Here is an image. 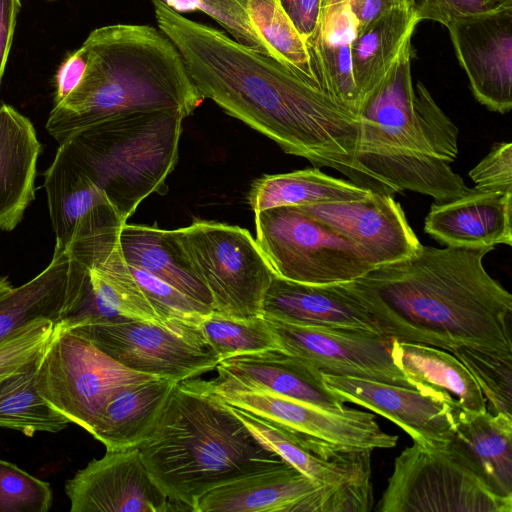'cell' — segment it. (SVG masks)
<instances>
[{"instance_id": "obj_1", "label": "cell", "mask_w": 512, "mask_h": 512, "mask_svg": "<svg viewBox=\"0 0 512 512\" xmlns=\"http://www.w3.org/2000/svg\"><path fill=\"white\" fill-rule=\"evenodd\" d=\"M161 30L182 55L203 98L264 134L291 155L328 167L378 194L357 162L358 117L272 57L192 21L163 0H150Z\"/></svg>"}, {"instance_id": "obj_2", "label": "cell", "mask_w": 512, "mask_h": 512, "mask_svg": "<svg viewBox=\"0 0 512 512\" xmlns=\"http://www.w3.org/2000/svg\"><path fill=\"white\" fill-rule=\"evenodd\" d=\"M493 249L421 244L354 280L355 289L387 338L512 356V296L483 265Z\"/></svg>"}, {"instance_id": "obj_3", "label": "cell", "mask_w": 512, "mask_h": 512, "mask_svg": "<svg viewBox=\"0 0 512 512\" xmlns=\"http://www.w3.org/2000/svg\"><path fill=\"white\" fill-rule=\"evenodd\" d=\"M409 39L384 77L364 98L357 162L394 196L409 190L443 203L474 188L450 166L458 155V128L421 82L413 87Z\"/></svg>"}, {"instance_id": "obj_4", "label": "cell", "mask_w": 512, "mask_h": 512, "mask_svg": "<svg viewBox=\"0 0 512 512\" xmlns=\"http://www.w3.org/2000/svg\"><path fill=\"white\" fill-rule=\"evenodd\" d=\"M82 46L83 75L54 104L46 123L59 144L129 112L178 110L188 117L204 100L179 50L152 26H103L91 31Z\"/></svg>"}, {"instance_id": "obj_5", "label": "cell", "mask_w": 512, "mask_h": 512, "mask_svg": "<svg viewBox=\"0 0 512 512\" xmlns=\"http://www.w3.org/2000/svg\"><path fill=\"white\" fill-rule=\"evenodd\" d=\"M138 448L154 483L182 511L194 512L214 488L286 464L196 377L176 383Z\"/></svg>"}, {"instance_id": "obj_6", "label": "cell", "mask_w": 512, "mask_h": 512, "mask_svg": "<svg viewBox=\"0 0 512 512\" xmlns=\"http://www.w3.org/2000/svg\"><path fill=\"white\" fill-rule=\"evenodd\" d=\"M184 118L178 110L129 112L64 142L127 220L148 196L167 192V177L178 161Z\"/></svg>"}, {"instance_id": "obj_7", "label": "cell", "mask_w": 512, "mask_h": 512, "mask_svg": "<svg viewBox=\"0 0 512 512\" xmlns=\"http://www.w3.org/2000/svg\"><path fill=\"white\" fill-rule=\"evenodd\" d=\"M173 232L211 294L213 313L244 320L262 316L275 273L248 230L197 220Z\"/></svg>"}, {"instance_id": "obj_8", "label": "cell", "mask_w": 512, "mask_h": 512, "mask_svg": "<svg viewBox=\"0 0 512 512\" xmlns=\"http://www.w3.org/2000/svg\"><path fill=\"white\" fill-rule=\"evenodd\" d=\"M156 378L129 370L59 324L37 359L35 385L57 412L89 434L118 393Z\"/></svg>"}, {"instance_id": "obj_9", "label": "cell", "mask_w": 512, "mask_h": 512, "mask_svg": "<svg viewBox=\"0 0 512 512\" xmlns=\"http://www.w3.org/2000/svg\"><path fill=\"white\" fill-rule=\"evenodd\" d=\"M256 242L276 276L324 285L363 277L376 265L356 244L295 207L255 212Z\"/></svg>"}, {"instance_id": "obj_10", "label": "cell", "mask_w": 512, "mask_h": 512, "mask_svg": "<svg viewBox=\"0 0 512 512\" xmlns=\"http://www.w3.org/2000/svg\"><path fill=\"white\" fill-rule=\"evenodd\" d=\"M208 382L223 402L289 430L323 459L393 448L398 441V436L384 432L369 412L347 407L340 411L326 410L221 374Z\"/></svg>"}, {"instance_id": "obj_11", "label": "cell", "mask_w": 512, "mask_h": 512, "mask_svg": "<svg viewBox=\"0 0 512 512\" xmlns=\"http://www.w3.org/2000/svg\"><path fill=\"white\" fill-rule=\"evenodd\" d=\"M125 368L177 382L216 368L220 358L200 325L127 320L68 329Z\"/></svg>"}, {"instance_id": "obj_12", "label": "cell", "mask_w": 512, "mask_h": 512, "mask_svg": "<svg viewBox=\"0 0 512 512\" xmlns=\"http://www.w3.org/2000/svg\"><path fill=\"white\" fill-rule=\"evenodd\" d=\"M379 512H511L512 501L493 494L443 449L417 443L395 459L376 508Z\"/></svg>"}, {"instance_id": "obj_13", "label": "cell", "mask_w": 512, "mask_h": 512, "mask_svg": "<svg viewBox=\"0 0 512 512\" xmlns=\"http://www.w3.org/2000/svg\"><path fill=\"white\" fill-rule=\"evenodd\" d=\"M281 350L301 357L322 373L370 379L420 389L394 362L392 339L373 333L301 326L262 316Z\"/></svg>"}, {"instance_id": "obj_14", "label": "cell", "mask_w": 512, "mask_h": 512, "mask_svg": "<svg viewBox=\"0 0 512 512\" xmlns=\"http://www.w3.org/2000/svg\"><path fill=\"white\" fill-rule=\"evenodd\" d=\"M194 512H367L351 495L319 483L292 465L214 488Z\"/></svg>"}, {"instance_id": "obj_15", "label": "cell", "mask_w": 512, "mask_h": 512, "mask_svg": "<svg viewBox=\"0 0 512 512\" xmlns=\"http://www.w3.org/2000/svg\"><path fill=\"white\" fill-rule=\"evenodd\" d=\"M475 99L493 112L512 108V4L446 25Z\"/></svg>"}, {"instance_id": "obj_16", "label": "cell", "mask_w": 512, "mask_h": 512, "mask_svg": "<svg viewBox=\"0 0 512 512\" xmlns=\"http://www.w3.org/2000/svg\"><path fill=\"white\" fill-rule=\"evenodd\" d=\"M322 378L345 403L360 405L389 419L424 448L440 449L452 436L454 410L459 405L432 387L413 389L326 373Z\"/></svg>"}, {"instance_id": "obj_17", "label": "cell", "mask_w": 512, "mask_h": 512, "mask_svg": "<svg viewBox=\"0 0 512 512\" xmlns=\"http://www.w3.org/2000/svg\"><path fill=\"white\" fill-rule=\"evenodd\" d=\"M71 512L182 511L154 483L138 447L107 451L65 482Z\"/></svg>"}, {"instance_id": "obj_18", "label": "cell", "mask_w": 512, "mask_h": 512, "mask_svg": "<svg viewBox=\"0 0 512 512\" xmlns=\"http://www.w3.org/2000/svg\"><path fill=\"white\" fill-rule=\"evenodd\" d=\"M293 207L356 244L376 266L409 258L421 246L391 195Z\"/></svg>"}, {"instance_id": "obj_19", "label": "cell", "mask_w": 512, "mask_h": 512, "mask_svg": "<svg viewBox=\"0 0 512 512\" xmlns=\"http://www.w3.org/2000/svg\"><path fill=\"white\" fill-rule=\"evenodd\" d=\"M56 243L119 231L126 219L84 172L65 142L60 143L44 175Z\"/></svg>"}, {"instance_id": "obj_20", "label": "cell", "mask_w": 512, "mask_h": 512, "mask_svg": "<svg viewBox=\"0 0 512 512\" xmlns=\"http://www.w3.org/2000/svg\"><path fill=\"white\" fill-rule=\"evenodd\" d=\"M262 316L301 326L383 336L374 317L357 295L354 280L314 285L274 275L264 295Z\"/></svg>"}, {"instance_id": "obj_21", "label": "cell", "mask_w": 512, "mask_h": 512, "mask_svg": "<svg viewBox=\"0 0 512 512\" xmlns=\"http://www.w3.org/2000/svg\"><path fill=\"white\" fill-rule=\"evenodd\" d=\"M443 449L496 496L512 501V418L487 410H454V427Z\"/></svg>"}, {"instance_id": "obj_22", "label": "cell", "mask_w": 512, "mask_h": 512, "mask_svg": "<svg viewBox=\"0 0 512 512\" xmlns=\"http://www.w3.org/2000/svg\"><path fill=\"white\" fill-rule=\"evenodd\" d=\"M512 191H479L434 203L424 231L446 247L478 249L512 245Z\"/></svg>"}, {"instance_id": "obj_23", "label": "cell", "mask_w": 512, "mask_h": 512, "mask_svg": "<svg viewBox=\"0 0 512 512\" xmlns=\"http://www.w3.org/2000/svg\"><path fill=\"white\" fill-rule=\"evenodd\" d=\"M218 374L286 398L340 411L345 402L324 382L322 372L307 360L280 349L241 354L220 360Z\"/></svg>"}, {"instance_id": "obj_24", "label": "cell", "mask_w": 512, "mask_h": 512, "mask_svg": "<svg viewBox=\"0 0 512 512\" xmlns=\"http://www.w3.org/2000/svg\"><path fill=\"white\" fill-rule=\"evenodd\" d=\"M357 31L348 0H322L317 29L305 42L321 92L356 116L361 100L353 78L351 46Z\"/></svg>"}, {"instance_id": "obj_25", "label": "cell", "mask_w": 512, "mask_h": 512, "mask_svg": "<svg viewBox=\"0 0 512 512\" xmlns=\"http://www.w3.org/2000/svg\"><path fill=\"white\" fill-rule=\"evenodd\" d=\"M41 144L31 121L8 104L0 106V230H13L35 196Z\"/></svg>"}, {"instance_id": "obj_26", "label": "cell", "mask_w": 512, "mask_h": 512, "mask_svg": "<svg viewBox=\"0 0 512 512\" xmlns=\"http://www.w3.org/2000/svg\"><path fill=\"white\" fill-rule=\"evenodd\" d=\"M176 383L156 377L124 389L106 404L91 435L107 451L139 447L152 435Z\"/></svg>"}, {"instance_id": "obj_27", "label": "cell", "mask_w": 512, "mask_h": 512, "mask_svg": "<svg viewBox=\"0 0 512 512\" xmlns=\"http://www.w3.org/2000/svg\"><path fill=\"white\" fill-rule=\"evenodd\" d=\"M118 242L128 265L160 278L213 311L211 294L194 271L173 230L125 223Z\"/></svg>"}, {"instance_id": "obj_28", "label": "cell", "mask_w": 512, "mask_h": 512, "mask_svg": "<svg viewBox=\"0 0 512 512\" xmlns=\"http://www.w3.org/2000/svg\"><path fill=\"white\" fill-rule=\"evenodd\" d=\"M68 268L69 254L56 243L42 272L0 294V342L35 321L59 324L66 303Z\"/></svg>"}, {"instance_id": "obj_29", "label": "cell", "mask_w": 512, "mask_h": 512, "mask_svg": "<svg viewBox=\"0 0 512 512\" xmlns=\"http://www.w3.org/2000/svg\"><path fill=\"white\" fill-rule=\"evenodd\" d=\"M419 22L415 7L396 8L358 29L351 60L361 104L392 66Z\"/></svg>"}, {"instance_id": "obj_30", "label": "cell", "mask_w": 512, "mask_h": 512, "mask_svg": "<svg viewBox=\"0 0 512 512\" xmlns=\"http://www.w3.org/2000/svg\"><path fill=\"white\" fill-rule=\"evenodd\" d=\"M373 193L375 192L351 181L327 175L314 167L264 175L252 184L248 202L254 212H259L285 206L361 201L370 198Z\"/></svg>"}, {"instance_id": "obj_31", "label": "cell", "mask_w": 512, "mask_h": 512, "mask_svg": "<svg viewBox=\"0 0 512 512\" xmlns=\"http://www.w3.org/2000/svg\"><path fill=\"white\" fill-rule=\"evenodd\" d=\"M396 365L414 382L443 392L469 411L486 410V401L473 376L451 352L392 339Z\"/></svg>"}, {"instance_id": "obj_32", "label": "cell", "mask_w": 512, "mask_h": 512, "mask_svg": "<svg viewBox=\"0 0 512 512\" xmlns=\"http://www.w3.org/2000/svg\"><path fill=\"white\" fill-rule=\"evenodd\" d=\"M37 359L0 383V428L16 430L28 437L37 432L57 433L70 424L38 393Z\"/></svg>"}, {"instance_id": "obj_33", "label": "cell", "mask_w": 512, "mask_h": 512, "mask_svg": "<svg viewBox=\"0 0 512 512\" xmlns=\"http://www.w3.org/2000/svg\"><path fill=\"white\" fill-rule=\"evenodd\" d=\"M253 29L271 57L319 91L307 46L278 0H247Z\"/></svg>"}, {"instance_id": "obj_34", "label": "cell", "mask_w": 512, "mask_h": 512, "mask_svg": "<svg viewBox=\"0 0 512 512\" xmlns=\"http://www.w3.org/2000/svg\"><path fill=\"white\" fill-rule=\"evenodd\" d=\"M200 329L220 360L241 354L281 350L262 316L244 320L212 312L203 318Z\"/></svg>"}, {"instance_id": "obj_35", "label": "cell", "mask_w": 512, "mask_h": 512, "mask_svg": "<svg viewBox=\"0 0 512 512\" xmlns=\"http://www.w3.org/2000/svg\"><path fill=\"white\" fill-rule=\"evenodd\" d=\"M451 352L468 369L486 401V410L512 418V356L467 347Z\"/></svg>"}, {"instance_id": "obj_36", "label": "cell", "mask_w": 512, "mask_h": 512, "mask_svg": "<svg viewBox=\"0 0 512 512\" xmlns=\"http://www.w3.org/2000/svg\"><path fill=\"white\" fill-rule=\"evenodd\" d=\"M52 503L48 482L0 459V512H48Z\"/></svg>"}, {"instance_id": "obj_37", "label": "cell", "mask_w": 512, "mask_h": 512, "mask_svg": "<svg viewBox=\"0 0 512 512\" xmlns=\"http://www.w3.org/2000/svg\"><path fill=\"white\" fill-rule=\"evenodd\" d=\"M176 12L199 10L218 22L238 43L271 57L253 29L247 0H163Z\"/></svg>"}, {"instance_id": "obj_38", "label": "cell", "mask_w": 512, "mask_h": 512, "mask_svg": "<svg viewBox=\"0 0 512 512\" xmlns=\"http://www.w3.org/2000/svg\"><path fill=\"white\" fill-rule=\"evenodd\" d=\"M53 329L52 321L39 320L0 342V383L38 358Z\"/></svg>"}, {"instance_id": "obj_39", "label": "cell", "mask_w": 512, "mask_h": 512, "mask_svg": "<svg viewBox=\"0 0 512 512\" xmlns=\"http://www.w3.org/2000/svg\"><path fill=\"white\" fill-rule=\"evenodd\" d=\"M479 191H512V144L495 143L490 152L469 172Z\"/></svg>"}, {"instance_id": "obj_40", "label": "cell", "mask_w": 512, "mask_h": 512, "mask_svg": "<svg viewBox=\"0 0 512 512\" xmlns=\"http://www.w3.org/2000/svg\"><path fill=\"white\" fill-rule=\"evenodd\" d=\"M505 3L498 0H416L415 9L420 21L431 20L446 26L452 20L485 13Z\"/></svg>"}, {"instance_id": "obj_41", "label": "cell", "mask_w": 512, "mask_h": 512, "mask_svg": "<svg viewBox=\"0 0 512 512\" xmlns=\"http://www.w3.org/2000/svg\"><path fill=\"white\" fill-rule=\"evenodd\" d=\"M279 3L304 42L310 39L320 20L322 0H281Z\"/></svg>"}, {"instance_id": "obj_42", "label": "cell", "mask_w": 512, "mask_h": 512, "mask_svg": "<svg viewBox=\"0 0 512 512\" xmlns=\"http://www.w3.org/2000/svg\"><path fill=\"white\" fill-rule=\"evenodd\" d=\"M86 66V51L81 46L60 66L56 75L54 104L63 100L79 83Z\"/></svg>"}, {"instance_id": "obj_43", "label": "cell", "mask_w": 512, "mask_h": 512, "mask_svg": "<svg viewBox=\"0 0 512 512\" xmlns=\"http://www.w3.org/2000/svg\"><path fill=\"white\" fill-rule=\"evenodd\" d=\"M20 0H0V83L10 52Z\"/></svg>"}, {"instance_id": "obj_44", "label": "cell", "mask_w": 512, "mask_h": 512, "mask_svg": "<svg viewBox=\"0 0 512 512\" xmlns=\"http://www.w3.org/2000/svg\"><path fill=\"white\" fill-rule=\"evenodd\" d=\"M348 2L360 29L389 10L415 7L416 0H348Z\"/></svg>"}, {"instance_id": "obj_45", "label": "cell", "mask_w": 512, "mask_h": 512, "mask_svg": "<svg viewBox=\"0 0 512 512\" xmlns=\"http://www.w3.org/2000/svg\"><path fill=\"white\" fill-rule=\"evenodd\" d=\"M11 288L12 285L10 284L9 280L4 276H0V294Z\"/></svg>"}, {"instance_id": "obj_46", "label": "cell", "mask_w": 512, "mask_h": 512, "mask_svg": "<svg viewBox=\"0 0 512 512\" xmlns=\"http://www.w3.org/2000/svg\"><path fill=\"white\" fill-rule=\"evenodd\" d=\"M498 1L505 2V3H512V0H498Z\"/></svg>"}, {"instance_id": "obj_47", "label": "cell", "mask_w": 512, "mask_h": 512, "mask_svg": "<svg viewBox=\"0 0 512 512\" xmlns=\"http://www.w3.org/2000/svg\"><path fill=\"white\" fill-rule=\"evenodd\" d=\"M278 1H281V0H278Z\"/></svg>"}]
</instances>
